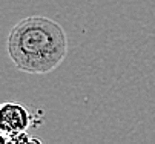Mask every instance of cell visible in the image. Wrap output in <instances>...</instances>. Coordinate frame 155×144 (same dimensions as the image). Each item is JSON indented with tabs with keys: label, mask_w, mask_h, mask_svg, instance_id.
Listing matches in <instances>:
<instances>
[{
	"label": "cell",
	"mask_w": 155,
	"mask_h": 144,
	"mask_svg": "<svg viewBox=\"0 0 155 144\" xmlns=\"http://www.w3.org/2000/svg\"><path fill=\"white\" fill-rule=\"evenodd\" d=\"M8 54L14 66L26 74H49L68 54V37L49 17L31 15L17 22L8 35Z\"/></svg>",
	"instance_id": "obj_1"
},
{
	"label": "cell",
	"mask_w": 155,
	"mask_h": 144,
	"mask_svg": "<svg viewBox=\"0 0 155 144\" xmlns=\"http://www.w3.org/2000/svg\"><path fill=\"white\" fill-rule=\"evenodd\" d=\"M32 121L29 110L20 103H3L0 107V129L2 133L12 135L25 132Z\"/></svg>",
	"instance_id": "obj_2"
},
{
	"label": "cell",
	"mask_w": 155,
	"mask_h": 144,
	"mask_svg": "<svg viewBox=\"0 0 155 144\" xmlns=\"http://www.w3.org/2000/svg\"><path fill=\"white\" fill-rule=\"evenodd\" d=\"M2 136H3V144H41L40 139L31 138L29 135H26V132L12 133V135L2 133Z\"/></svg>",
	"instance_id": "obj_3"
}]
</instances>
